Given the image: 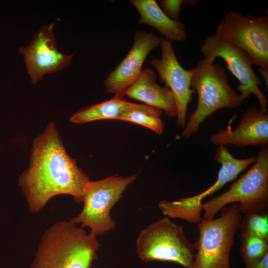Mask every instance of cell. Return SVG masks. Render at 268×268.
I'll return each instance as SVG.
<instances>
[{
    "mask_svg": "<svg viewBox=\"0 0 268 268\" xmlns=\"http://www.w3.org/2000/svg\"><path fill=\"white\" fill-rule=\"evenodd\" d=\"M239 230L240 236L251 235L268 239V211L244 214L240 222Z\"/></svg>",
    "mask_w": 268,
    "mask_h": 268,
    "instance_id": "ac0fdd59",
    "label": "cell"
},
{
    "mask_svg": "<svg viewBox=\"0 0 268 268\" xmlns=\"http://www.w3.org/2000/svg\"><path fill=\"white\" fill-rule=\"evenodd\" d=\"M191 87L198 95L196 110L189 116L181 136L189 138L213 112L222 108H235L242 103L239 95L228 82L225 70L219 63L204 58L192 68Z\"/></svg>",
    "mask_w": 268,
    "mask_h": 268,
    "instance_id": "3957f363",
    "label": "cell"
},
{
    "mask_svg": "<svg viewBox=\"0 0 268 268\" xmlns=\"http://www.w3.org/2000/svg\"><path fill=\"white\" fill-rule=\"evenodd\" d=\"M156 77L152 68H145L127 90L125 95L163 110L169 118L177 117L176 105L172 91L167 86L159 85Z\"/></svg>",
    "mask_w": 268,
    "mask_h": 268,
    "instance_id": "5bb4252c",
    "label": "cell"
},
{
    "mask_svg": "<svg viewBox=\"0 0 268 268\" xmlns=\"http://www.w3.org/2000/svg\"><path fill=\"white\" fill-rule=\"evenodd\" d=\"M240 237V254L247 268H248L260 261L268 252V239L251 235Z\"/></svg>",
    "mask_w": 268,
    "mask_h": 268,
    "instance_id": "e0dca14e",
    "label": "cell"
},
{
    "mask_svg": "<svg viewBox=\"0 0 268 268\" xmlns=\"http://www.w3.org/2000/svg\"><path fill=\"white\" fill-rule=\"evenodd\" d=\"M248 268H268V252L260 261Z\"/></svg>",
    "mask_w": 268,
    "mask_h": 268,
    "instance_id": "44dd1931",
    "label": "cell"
},
{
    "mask_svg": "<svg viewBox=\"0 0 268 268\" xmlns=\"http://www.w3.org/2000/svg\"><path fill=\"white\" fill-rule=\"evenodd\" d=\"M237 203L244 214L268 211V147H262L254 165L222 194L202 203L203 218L213 219L222 208Z\"/></svg>",
    "mask_w": 268,
    "mask_h": 268,
    "instance_id": "5b68a950",
    "label": "cell"
},
{
    "mask_svg": "<svg viewBox=\"0 0 268 268\" xmlns=\"http://www.w3.org/2000/svg\"><path fill=\"white\" fill-rule=\"evenodd\" d=\"M214 34L246 52L257 66L268 68V15L244 16L231 10L220 21Z\"/></svg>",
    "mask_w": 268,
    "mask_h": 268,
    "instance_id": "ba28073f",
    "label": "cell"
},
{
    "mask_svg": "<svg viewBox=\"0 0 268 268\" xmlns=\"http://www.w3.org/2000/svg\"><path fill=\"white\" fill-rule=\"evenodd\" d=\"M55 22L41 27L27 46L19 49V52L24 58L27 72L33 83L41 80L46 74L66 67L74 55L64 54L57 48L54 32Z\"/></svg>",
    "mask_w": 268,
    "mask_h": 268,
    "instance_id": "30bf717a",
    "label": "cell"
},
{
    "mask_svg": "<svg viewBox=\"0 0 268 268\" xmlns=\"http://www.w3.org/2000/svg\"><path fill=\"white\" fill-rule=\"evenodd\" d=\"M210 142L214 145L231 144L240 147L264 146L268 144V114L253 106L248 108L235 129L229 126L212 134Z\"/></svg>",
    "mask_w": 268,
    "mask_h": 268,
    "instance_id": "4fadbf2b",
    "label": "cell"
},
{
    "mask_svg": "<svg viewBox=\"0 0 268 268\" xmlns=\"http://www.w3.org/2000/svg\"><path fill=\"white\" fill-rule=\"evenodd\" d=\"M90 180L68 155L55 124L51 122L33 141L29 167L18 184L29 210L38 212L53 197L69 195L80 203Z\"/></svg>",
    "mask_w": 268,
    "mask_h": 268,
    "instance_id": "6da1fadb",
    "label": "cell"
},
{
    "mask_svg": "<svg viewBox=\"0 0 268 268\" xmlns=\"http://www.w3.org/2000/svg\"><path fill=\"white\" fill-rule=\"evenodd\" d=\"M162 39L152 32L136 30L131 49L104 81L106 91L116 96L124 97L142 71L147 56L160 45Z\"/></svg>",
    "mask_w": 268,
    "mask_h": 268,
    "instance_id": "7c38bea8",
    "label": "cell"
},
{
    "mask_svg": "<svg viewBox=\"0 0 268 268\" xmlns=\"http://www.w3.org/2000/svg\"><path fill=\"white\" fill-rule=\"evenodd\" d=\"M143 111L160 117L162 110L146 105L127 101L124 97L116 96L109 100L85 107L73 114L70 121L82 124L103 119H117L124 112L131 110Z\"/></svg>",
    "mask_w": 268,
    "mask_h": 268,
    "instance_id": "2e32d148",
    "label": "cell"
},
{
    "mask_svg": "<svg viewBox=\"0 0 268 268\" xmlns=\"http://www.w3.org/2000/svg\"><path fill=\"white\" fill-rule=\"evenodd\" d=\"M136 177L116 175L90 181L84 193L81 212L70 221L76 225L80 224L83 228L88 227L89 233L96 236L114 229L116 224L110 216V211Z\"/></svg>",
    "mask_w": 268,
    "mask_h": 268,
    "instance_id": "52a82bcc",
    "label": "cell"
},
{
    "mask_svg": "<svg viewBox=\"0 0 268 268\" xmlns=\"http://www.w3.org/2000/svg\"><path fill=\"white\" fill-rule=\"evenodd\" d=\"M160 46L161 57L152 59L151 64L158 73L160 80L172 91L177 108L176 124L184 129L188 106L195 92L191 87L192 70H186L180 65L172 42L162 38Z\"/></svg>",
    "mask_w": 268,
    "mask_h": 268,
    "instance_id": "8fae6325",
    "label": "cell"
},
{
    "mask_svg": "<svg viewBox=\"0 0 268 268\" xmlns=\"http://www.w3.org/2000/svg\"><path fill=\"white\" fill-rule=\"evenodd\" d=\"M198 0H162L159 6L163 12L171 19L179 20L180 13L183 4L194 6L199 2Z\"/></svg>",
    "mask_w": 268,
    "mask_h": 268,
    "instance_id": "ffe728a7",
    "label": "cell"
},
{
    "mask_svg": "<svg viewBox=\"0 0 268 268\" xmlns=\"http://www.w3.org/2000/svg\"><path fill=\"white\" fill-rule=\"evenodd\" d=\"M117 120L140 125L158 134H161L164 130V123L159 117L141 110L131 109L126 111L119 116Z\"/></svg>",
    "mask_w": 268,
    "mask_h": 268,
    "instance_id": "d6986e66",
    "label": "cell"
},
{
    "mask_svg": "<svg viewBox=\"0 0 268 268\" xmlns=\"http://www.w3.org/2000/svg\"><path fill=\"white\" fill-rule=\"evenodd\" d=\"M99 246L96 236L70 220L59 221L43 234L29 268H91Z\"/></svg>",
    "mask_w": 268,
    "mask_h": 268,
    "instance_id": "7a4b0ae2",
    "label": "cell"
},
{
    "mask_svg": "<svg viewBox=\"0 0 268 268\" xmlns=\"http://www.w3.org/2000/svg\"><path fill=\"white\" fill-rule=\"evenodd\" d=\"M139 14V24L156 29L165 39L171 42H184L188 37L184 23L169 18L155 0H131Z\"/></svg>",
    "mask_w": 268,
    "mask_h": 268,
    "instance_id": "9a60e30c",
    "label": "cell"
},
{
    "mask_svg": "<svg viewBox=\"0 0 268 268\" xmlns=\"http://www.w3.org/2000/svg\"><path fill=\"white\" fill-rule=\"evenodd\" d=\"M136 252L143 262L153 261L177 263L191 268L195 249L183 227L165 217L151 223L139 233Z\"/></svg>",
    "mask_w": 268,
    "mask_h": 268,
    "instance_id": "8992f818",
    "label": "cell"
},
{
    "mask_svg": "<svg viewBox=\"0 0 268 268\" xmlns=\"http://www.w3.org/2000/svg\"><path fill=\"white\" fill-rule=\"evenodd\" d=\"M259 72L262 76L265 83L267 91L268 89V68L259 67Z\"/></svg>",
    "mask_w": 268,
    "mask_h": 268,
    "instance_id": "7402d4cb",
    "label": "cell"
},
{
    "mask_svg": "<svg viewBox=\"0 0 268 268\" xmlns=\"http://www.w3.org/2000/svg\"><path fill=\"white\" fill-rule=\"evenodd\" d=\"M200 51L203 58L210 64L218 57L224 60L227 68L240 82L237 89L240 92L239 95L242 103L253 94L258 99L261 111L268 114V99L260 88L262 80L254 71V62L246 52L215 34L205 38Z\"/></svg>",
    "mask_w": 268,
    "mask_h": 268,
    "instance_id": "9c48e42d",
    "label": "cell"
},
{
    "mask_svg": "<svg viewBox=\"0 0 268 268\" xmlns=\"http://www.w3.org/2000/svg\"><path fill=\"white\" fill-rule=\"evenodd\" d=\"M220 216L201 218L199 239L193 243L196 253L191 268H231L230 254L239 230L241 212L237 203L221 209Z\"/></svg>",
    "mask_w": 268,
    "mask_h": 268,
    "instance_id": "277c9868",
    "label": "cell"
}]
</instances>
